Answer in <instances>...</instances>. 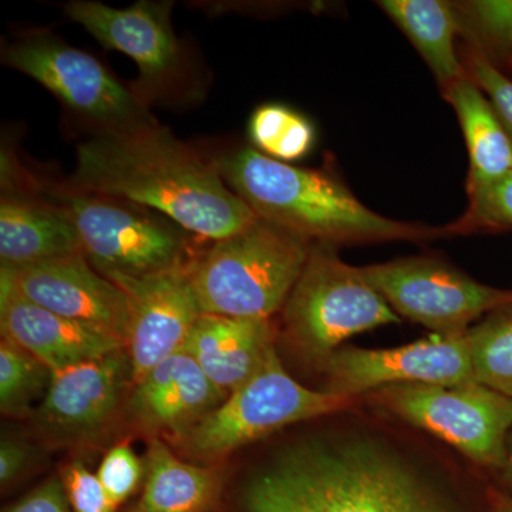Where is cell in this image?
Segmentation results:
<instances>
[{
	"instance_id": "7",
	"label": "cell",
	"mask_w": 512,
	"mask_h": 512,
	"mask_svg": "<svg viewBox=\"0 0 512 512\" xmlns=\"http://www.w3.org/2000/svg\"><path fill=\"white\" fill-rule=\"evenodd\" d=\"M76 228L83 254L103 276H146L184 266V228L150 208L66 188L46 191Z\"/></svg>"
},
{
	"instance_id": "14",
	"label": "cell",
	"mask_w": 512,
	"mask_h": 512,
	"mask_svg": "<svg viewBox=\"0 0 512 512\" xmlns=\"http://www.w3.org/2000/svg\"><path fill=\"white\" fill-rule=\"evenodd\" d=\"M173 2L140 0L126 9L92 0H73L64 12L106 47L137 63L140 79L151 92L177 73L181 49L171 26Z\"/></svg>"
},
{
	"instance_id": "34",
	"label": "cell",
	"mask_w": 512,
	"mask_h": 512,
	"mask_svg": "<svg viewBox=\"0 0 512 512\" xmlns=\"http://www.w3.org/2000/svg\"><path fill=\"white\" fill-rule=\"evenodd\" d=\"M501 470H503L504 480L512 485V447L511 450L508 451L507 461H505L504 467L501 468Z\"/></svg>"
},
{
	"instance_id": "13",
	"label": "cell",
	"mask_w": 512,
	"mask_h": 512,
	"mask_svg": "<svg viewBox=\"0 0 512 512\" xmlns=\"http://www.w3.org/2000/svg\"><path fill=\"white\" fill-rule=\"evenodd\" d=\"M0 286L64 318L111 330L126 342V292L101 275L84 255L23 266H2Z\"/></svg>"
},
{
	"instance_id": "28",
	"label": "cell",
	"mask_w": 512,
	"mask_h": 512,
	"mask_svg": "<svg viewBox=\"0 0 512 512\" xmlns=\"http://www.w3.org/2000/svg\"><path fill=\"white\" fill-rule=\"evenodd\" d=\"M144 474L146 466L141 463L136 451L130 444L121 443L110 448L109 453L101 460L96 476L117 511L136 493Z\"/></svg>"
},
{
	"instance_id": "16",
	"label": "cell",
	"mask_w": 512,
	"mask_h": 512,
	"mask_svg": "<svg viewBox=\"0 0 512 512\" xmlns=\"http://www.w3.org/2000/svg\"><path fill=\"white\" fill-rule=\"evenodd\" d=\"M127 380L131 365L126 349L52 372L39 420L60 433L99 429L116 413Z\"/></svg>"
},
{
	"instance_id": "17",
	"label": "cell",
	"mask_w": 512,
	"mask_h": 512,
	"mask_svg": "<svg viewBox=\"0 0 512 512\" xmlns=\"http://www.w3.org/2000/svg\"><path fill=\"white\" fill-rule=\"evenodd\" d=\"M224 393L185 350L167 357L134 386L130 407L151 429L187 431L221 404Z\"/></svg>"
},
{
	"instance_id": "29",
	"label": "cell",
	"mask_w": 512,
	"mask_h": 512,
	"mask_svg": "<svg viewBox=\"0 0 512 512\" xmlns=\"http://www.w3.org/2000/svg\"><path fill=\"white\" fill-rule=\"evenodd\" d=\"M464 66H466L468 76L480 86L485 96L493 104L512 141V80L500 72L487 56L476 49H471L467 64Z\"/></svg>"
},
{
	"instance_id": "32",
	"label": "cell",
	"mask_w": 512,
	"mask_h": 512,
	"mask_svg": "<svg viewBox=\"0 0 512 512\" xmlns=\"http://www.w3.org/2000/svg\"><path fill=\"white\" fill-rule=\"evenodd\" d=\"M28 461V448L19 441L3 439L0 444V483L8 485L22 473Z\"/></svg>"
},
{
	"instance_id": "35",
	"label": "cell",
	"mask_w": 512,
	"mask_h": 512,
	"mask_svg": "<svg viewBox=\"0 0 512 512\" xmlns=\"http://www.w3.org/2000/svg\"><path fill=\"white\" fill-rule=\"evenodd\" d=\"M133 512H148V511L144 510V508H141L140 505H138L136 510H134Z\"/></svg>"
},
{
	"instance_id": "30",
	"label": "cell",
	"mask_w": 512,
	"mask_h": 512,
	"mask_svg": "<svg viewBox=\"0 0 512 512\" xmlns=\"http://www.w3.org/2000/svg\"><path fill=\"white\" fill-rule=\"evenodd\" d=\"M62 481L72 512H116L99 478L83 464L64 468Z\"/></svg>"
},
{
	"instance_id": "24",
	"label": "cell",
	"mask_w": 512,
	"mask_h": 512,
	"mask_svg": "<svg viewBox=\"0 0 512 512\" xmlns=\"http://www.w3.org/2000/svg\"><path fill=\"white\" fill-rule=\"evenodd\" d=\"M248 131L259 153L282 163L308 156L315 144L311 121L281 104L258 107L249 120Z\"/></svg>"
},
{
	"instance_id": "33",
	"label": "cell",
	"mask_w": 512,
	"mask_h": 512,
	"mask_svg": "<svg viewBox=\"0 0 512 512\" xmlns=\"http://www.w3.org/2000/svg\"><path fill=\"white\" fill-rule=\"evenodd\" d=\"M488 512H512V497L497 490L487 491Z\"/></svg>"
},
{
	"instance_id": "26",
	"label": "cell",
	"mask_w": 512,
	"mask_h": 512,
	"mask_svg": "<svg viewBox=\"0 0 512 512\" xmlns=\"http://www.w3.org/2000/svg\"><path fill=\"white\" fill-rule=\"evenodd\" d=\"M461 33L473 49L512 52V0H474L456 3Z\"/></svg>"
},
{
	"instance_id": "11",
	"label": "cell",
	"mask_w": 512,
	"mask_h": 512,
	"mask_svg": "<svg viewBox=\"0 0 512 512\" xmlns=\"http://www.w3.org/2000/svg\"><path fill=\"white\" fill-rule=\"evenodd\" d=\"M320 369L326 376L325 392L356 399L394 384L476 382L466 333L433 335L393 349L339 348Z\"/></svg>"
},
{
	"instance_id": "8",
	"label": "cell",
	"mask_w": 512,
	"mask_h": 512,
	"mask_svg": "<svg viewBox=\"0 0 512 512\" xmlns=\"http://www.w3.org/2000/svg\"><path fill=\"white\" fill-rule=\"evenodd\" d=\"M363 397L384 413L450 444L478 466L503 468L507 461L512 399L484 384H394Z\"/></svg>"
},
{
	"instance_id": "21",
	"label": "cell",
	"mask_w": 512,
	"mask_h": 512,
	"mask_svg": "<svg viewBox=\"0 0 512 512\" xmlns=\"http://www.w3.org/2000/svg\"><path fill=\"white\" fill-rule=\"evenodd\" d=\"M377 5L416 47L443 93L468 76L456 49V37L461 33L456 3L382 0Z\"/></svg>"
},
{
	"instance_id": "15",
	"label": "cell",
	"mask_w": 512,
	"mask_h": 512,
	"mask_svg": "<svg viewBox=\"0 0 512 512\" xmlns=\"http://www.w3.org/2000/svg\"><path fill=\"white\" fill-rule=\"evenodd\" d=\"M0 291L3 338L28 350L50 372L126 349V342L111 330L47 311L5 286Z\"/></svg>"
},
{
	"instance_id": "22",
	"label": "cell",
	"mask_w": 512,
	"mask_h": 512,
	"mask_svg": "<svg viewBox=\"0 0 512 512\" xmlns=\"http://www.w3.org/2000/svg\"><path fill=\"white\" fill-rule=\"evenodd\" d=\"M224 480L212 468L192 466L154 439L148 447L140 507L148 512H214Z\"/></svg>"
},
{
	"instance_id": "25",
	"label": "cell",
	"mask_w": 512,
	"mask_h": 512,
	"mask_svg": "<svg viewBox=\"0 0 512 512\" xmlns=\"http://www.w3.org/2000/svg\"><path fill=\"white\" fill-rule=\"evenodd\" d=\"M49 367L12 340L0 342V409L9 416L28 413L35 400L45 397Z\"/></svg>"
},
{
	"instance_id": "31",
	"label": "cell",
	"mask_w": 512,
	"mask_h": 512,
	"mask_svg": "<svg viewBox=\"0 0 512 512\" xmlns=\"http://www.w3.org/2000/svg\"><path fill=\"white\" fill-rule=\"evenodd\" d=\"M3 512H72V508L62 478L53 477Z\"/></svg>"
},
{
	"instance_id": "2",
	"label": "cell",
	"mask_w": 512,
	"mask_h": 512,
	"mask_svg": "<svg viewBox=\"0 0 512 512\" xmlns=\"http://www.w3.org/2000/svg\"><path fill=\"white\" fill-rule=\"evenodd\" d=\"M66 190L150 208L200 237H231L256 215L217 164L154 123L94 134L76 148Z\"/></svg>"
},
{
	"instance_id": "3",
	"label": "cell",
	"mask_w": 512,
	"mask_h": 512,
	"mask_svg": "<svg viewBox=\"0 0 512 512\" xmlns=\"http://www.w3.org/2000/svg\"><path fill=\"white\" fill-rule=\"evenodd\" d=\"M214 161L256 217L312 244L421 241L446 234L444 228L383 217L328 171L282 163L252 147L225 151Z\"/></svg>"
},
{
	"instance_id": "23",
	"label": "cell",
	"mask_w": 512,
	"mask_h": 512,
	"mask_svg": "<svg viewBox=\"0 0 512 512\" xmlns=\"http://www.w3.org/2000/svg\"><path fill=\"white\" fill-rule=\"evenodd\" d=\"M474 380L512 399V306L466 332Z\"/></svg>"
},
{
	"instance_id": "6",
	"label": "cell",
	"mask_w": 512,
	"mask_h": 512,
	"mask_svg": "<svg viewBox=\"0 0 512 512\" xmlns=\"http://www.w3.org/2000/svg\"><path fill=\"white\" fill-rule=\"evenodd\" d=\"M359 402L302 386L286 372L274 346L254 375L185 431L183 440L194 456H222L291 424L345 412Z\"/></svg>"
},
{
	"instance_id": "5",
	"label": "cell",
	"mask_w": 512,
	"mask_h": 512,
	"mask_svg": "<svg viewBox=\"0 0 512 512\" xmlns=\"http://www.w3.org/2000/svg\"><path fill=\"white\" fill-rule=\"evenodd\" d=\"M281 312L286 340L319 367L353 335L402 322L362 269L329 244H312Z\"/></svg>"
},
{
	"instance_id": "27",
	"label": "cell",
	"mask_w": 512,
	"mask_h": 512,
	"mask_svg": "<svg viewBox=\"0 0 512 512\" xmlns=\"http://www.w3.org/2000/svg\"><path fill=\"white\" fill-rule=\"evenodd\" d=\"M467 212L444 228L446 234H468L480 229H512V173L468 194Z\"/></svg>"
},
{
	"instance_id": "10",
	"label": "cell",
	"mask_w": 512,
	"mask_h": 512,
	"mask_svg": "<svg viewBox=\"0 0 512 512\" xmlns=\"http://www.w3.org/2000/svg\"><path fill=\"white\" fill-rule=\"evenodd\" d=\"M360 269L397 315L430 329L433 335L463 336L478 316L512 306V291L480 284L429 256Z\"/></svg>"
},
{
	"instance_id": "12",
	"label": "cell",
	"mask_w": 512,
	"mask_h": 512,
	"mask_svg": "<svg viewBox=\"0 0 512 512\" xmlns=\"http://www.w3.org/2000/svg\"><path fill=\"white\" fill-rule=\"evenodd\" d=\"M128 298L126 350L134 386L184 350L201 316L188 265L146 276L110 275Z\"/></svg>"
},
{
	"instance_id": "19",
	"label": "cell",
	"mask_w": 512,
	"mask_h": 512,
	"mask_svg": "<svg viewBox=\"0 0 512 512\" xmlns=\"http://www.w3.org/2000/svg\"><path fill=\"white\" fill-rule=\"evenodd\" d=\"M84 255L76 228L60 208L33 191H8L0 201V261L23 266Z\"/></svg>"
},
{
	"instance_id": "20",
	"label": "cell",
	"mask_w": 512,
	"mask_h": 512,
	"mask_svg": "<svg viewBox=\"0 0 512 512\" xmlns=\"http://www.w3.org/2000/svg\"><path fill=\"white\" fill-rule=\"evenodd\" d=\"M466 138L470 173L467 192L483 190L512 173V141L493 104L470 76L443 93Z\"/></svg>"
},
{
	"instance_id": "1",
	"label": "cell",
	"mask_w": 512,
	"mask_h": 512,
	"mask_svg": "<svg viewBox=\"0 0 512 512\" xmlns=\"http://www.w3.org/2000/svg\"><path fill=\"white\" fill-rule=\"evenodd\" d=\"M232 512H488L466 478L376 424L348 419L282 448Z\"/></svg>"
},
{
	"instance_id": "4",
	"label": "cell",
	"mask_w": 512,
	"mask_h": 512,
	"mask_svg": "<svg viewBox=\"0 0 512 512\" xmlns=\"http://www.w3.org/2000/svg\"><path fill=\"white\" fill-rule=\"evenodd\" d=\"M312 242L256 218L231 237L214 241L188 264L202 313L271 319L298 281Z\"/></svg>"
},
{
	"instance_id": "18",
	"label": "cell",
	"mask_w": 512,
	"mask_h": 512,
	"mask_svg": "<svg viewBox=\"0 0 512 512\" xmlns=\"http://www.w3.org/2000/svg\"><path fill=\"white\" fill-rule=\"evenodd\" d=\"M271 319L231 318L201 313L185 352L222 392H232L254 375L274 348Z\"/></svg>"
},
{
	"instance_id": "9",
	"label": "cell",
	"mask_w": 512,
	"mask_h": 512,
	"mask_svg": "<svg viewBox=\"0 0 512 512\" xmlns=\"http://www.w3.org/2000/svg\"><path fill=\"white\" fill-rule=\"evenodd\" d=\"M3 62L46 87L96 134L154 123L146 101L126 89L89 53L45 32L29 33L3 53Z\"/></svg>"
}]
</instances>
